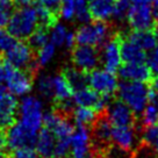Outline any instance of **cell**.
<instances>
[{
    "mask_svg": "<svg viewBox=\"0 0 158 158\" xmlns=\"http://www.w3.org/2000/svg\"><path fill=\"white\" fill-rule=\"evenodd\" d=\"M86 158H100V157H95V156H89H89H87Z\"/></svg>",
    "mask_w": 158,
    "mask_h": 158,
    "instance_id": "obj_50",
    "label": "cell"
},
{
    "mask_svg": "<svg viewBox=\"0 0 158 158\" xmlns=\"http://www.w3.org/2000/svg\"><path fill=\"white\" fill-rule=\"evenodd\" d=\"M6 145V133H4L2 129H0V151L5 148Z\"/></svg>",
    "mask_w": 158,
    "mask_h": 158,
    "instance_id": "obj_44",
    "label": "cell"
},
{
    "mask_svg": "<svg viewBox=\"0 0 158 158\" xmlns=\"http://www.w3.org/2000/svg\"><path fill=\"white\" fill-rule=\"evenodd\" d=\"M63 74L69 81L70 86L72 89L77 91V89H84L89 85V80H87V72H84L81 70L74 68H65L63 70Z\"/></svg>",
    "mask_w": 158,
    "mask_h": 158,
    "instance_id": "obj_26",
    "label": "cell"
},
{
    "mask_svg": "<svg viewBox=\"0 0 158 158\" xmlns=\"http://www.w3.org/2000/svg\"><path fill=\"white\" fill-rule=\"evenodd\" d=\"M127 39L130 40L134 43H136L137 45H139V47H141L142 49L145 50V51L152 50L158 43L157 40H156V36L153 34L152 29H148V30L134 29L131 33H129V34L127 35Z\"/></svg>",
    "mask_w": 158,
    "mask_h": 158,
    "instance_id": "obj_24",
    "label": "cell"
},
{
    "mask_svg": "<svg viewBox=\"0 0 158 158\" xmlns=\"http://www.w3.org/2000/svg\"><path fill=\"white\" fill-rule=\"evenodd\" d=\"M92 134L95 143L98 144L99 147H105L107 148L109 143L112 142V130H113V124L110 123V121L108 120L107 115L105 114V112L100 113L98 116L97 121L94 122L92 126Z\"/></svg>",
    "mask_w": 158,
    "mask_h": 158,
    "instance_id": "obj_20",
    "label": "cell"
},
{
    "mask_svg": "<svg viewBox=\"0 0 158 158\" xmlns=\"http://www.w3.org/2000/svg\"><path fill=\"white\" fill-rule=\"evenodd\" d=\"M116 0H89L87 6L93 20L107 21L113 16Z\"/></svg>",
    "mask_w": 158,
    "mask_h": 158,
    "instance_id": "obj_23",
    "label": "cell"
},
{
    "mask_svg": "<svg viewBox=\"0 0 158 158\" xmlns=\"http://www.w3.org/2000/svg\"><path fill=\"white\" fill-rule=\"evenodd\" d=\"M5 81V63L0 60V84Z\"/></svg>",
    "mask_w": 158,
    "mask_h": 158,
    "instance_id": "obj_46",
    "label": "cell"
},
{
    "mask_svg": "<svg viewBox=\"0 0 158 158\" xmlns=\"http://www.w3.org/2000/svg\"><path fill=\"white\" fill-rule=\"evenodd\" d=\"M37 5H41L59 15V8L62 5V0H36Z\"/></svg>",
    "mask_w": 158,
    "mask_h": 158,
    "instance_id": "obj_39",
    "label": "cell"
},
{
    "mask_svg": "<svg viewBox=\"0 0 158 158\" xmlns=\"http://www.w3.org/2000/svg\"><path fill=\"white\" fill-rule=\"evenodd\" d=\"M142 144L158 153V123L144 127L142 131Z\"/></svg>",
    "mask_w": 158,
    "mask_h": 158,
    "instance_id": "obj_29",
    "label": "cell"
},
{
    "mask_svg": "<svg viewBox=\"0 0 158 158\" xmlns=\"http://www.w3.org/2000/svg\"><path fill=\"white\" fill-rule=\"evenodd\" d=\"M76 42H77L76 41V35L73 33L69 31V34L66 36V41H65V48L66 49H73Z\"/></svg>",
    "mask_w": 158,
    "mask_h": 158,
    "instance_id": "obj_41",
    "label": "cell"
},
{
    "mask_svg": "<svg viewBox=\"0 0 158 158\" xmlns=\"http://www.w3.org/2000/svg\"><path fill=\"white\" fill-rule=\"evenodd\" d=\"M129 7H130V6H129L128 0H116L113 16L118 20V21H123L124 19H127Z\"/></svg>",
    "mask_w": 158,
    "mask_h": 158,
    "instance_id": "obj_37",
    "label": "cell"
},
{
    "mask_svg": "<svg viewBox=\"0 0 158 158\" xmlns=\"http://www.w3.org/2000/svg\"><path fill=\"white\" fill-rule=\"evenodd\" d=\"M36 89L42 97L54 99V77L50 74H41L36 80Z\"/></svg>",
    "mask_w": 158,
    "mask_h": 158,
    "instance_id": "obj_28",
    "label": "cell"
},
{
    "mask_svg": "<svg viewBox=\"0 0 158 158\" xmlns=\"http://www.w3.org/2000/svg\"><path fill=\"white\" fill-rule=\"evenodd\" d=\"M157 158H158V156H157Z\"/></svg>",
    "mask_w": 158,
    "mask_h": 158,
    "instance_id": "obj_51",
    "label": "cell"
},
{
    "mask_svg": "<svg viewBox=\"0 0 158 158\" xmlns=\"http://www.w3.org/2000/svg\"><path fill=\"white\" fill-rule=\"evenodd\" d=\"M19 102L7 86L0 84V129L10 128L15 123L16 114L19 113Z\"/></svg>",
    "mask_w": 158,
    "mask_h": 158,
    "instance_id": "obj_10",
    "label": "cell"
},
{
    "mask_svg": "<svg viewBox=\"0 0 158 158\" xmlns=\"http://www.w3.org/2000/svg\"><path fill=\"white\" fill-rule=\"evenodd\" d=\"M68 34H69V31H68L65 26L56 23V25L51 28V30H50V33H49L50 42L54 43V44L56 45V47H58V48L65 47V41H66Z\"/></svg>",
    "mask_w": 158,
    "mask_h": 158,
    "instance_id": "obj_32",
    "label": "cell"
},
{
    "mask_svg": "<svg viewBox=\"0 0 158 158\" xmlns=\"http://www.w3.org/2000/svg\"><path fill=\"white\" fill-rule=\"evenodd\" d=\"M39 27L36 8L25 6L13 12L7 23V30L14 37L20 40L28 39Z\"/></svg>",
    "mask_w": 158,
    "mask_h": 158,
    "instance_id": "obj_2",
    "label": "cell"
},
{
    "mask_svg": "<svg viewBox=\"0 0 158 158\" xmlns=\"http://www.w3.org/2000/svg\"><path fill=\"white\" fill-rule=\"evenodd\" d=\"M35 0H13L14 5L20 6V7H25V6H30Z\"/></svg>",
    "mask_w": 158,
    "mask_h": 158,
    "instance_id": "obj_42",
    "label": "cell"
},
{
    "mask_svg": "<svg viewBox=\"0 0 158 158\" xmlns=\"http://www.w3.org/2000/svg\"><path fill=\"white\" fill-rule=\"evenodd\" d=\"M35 147H22L14 150H10L8 158H37V152Z\"/></svg>",
    "mask_w": 158,
    "mask_h": 158,
    "instance_id": "obj_36",
    "label": "cell"
},
{
    "mask_svg": "<svg viewBox=\"0 0 158 158\" xmlns=\"http://www.w3.org/2000/svg\"><path fill=\"white\" fill-rule=\"evenodd\" d=\"M0 158H8V156H7V155H5V153H2L1 151H0Z\"/></svg>",
    "mask_w": 158,
    "mask_h": 158,
    "instance_id": "obj_49",
    "label": "cell"
},
{
    "mask_svg": "<svg viewBox=\"0 0 158 158\" xmlns=\"http://www.w3.org/2000/svg\"><path fill=\"white\" fill-rule=\"evenodd\" d=\"M112 142L122 151H134L137 143L136 126H113Z\"/></svg>",
    "mask_w": 158,
    "mask_h": 158,
    "instance_id": "obj_18",
    "label": "cell"
},
{
    "mask_svg": "<svg viewBox=\"0 0 158 158\" xmlns=\"http://www.w3.org/2000/svg\"><path fill=\"white\" fill-rule=\"evenodd\" d=\"M105 114L113 126H136L135 112L120 99L110 102Z\"/></svg>",
    "mask_w": 158,
    "mask_h": 158,
    "instance_id": "obj_15",
    "label": "cell"
},
{
    "mask_svg": "<svg viewBox=\"0 0 158 158\" xmlns=\"http://www.w3.org/2000/svg\"><path fill=\"white\" fill-rule=\"evenodd\" d=\"M73 102L77 106H86V107H92L99 113H102L106 110L107 106L109 105V99L110 97L102 95L94 91L91 87H84V89H77L73 92Z\"/></svg>",
    "mask_w": 158,
    "mask_h": 158,
    "instance_id": "obj_12",
    "label": "cell"
},
{
    "mask_svg": "<svg viewBox=\"0 0 158 158\" xmlns=\"http://www.w3.org/2000/svg\"><path fill=\"white\" fill-rule=\"evenodd\" d=\"M121 40H122V36L118 33L112 35L102 44V50L100 54V60L104 68L114 73L118 71L122 64Z\"/></svg>",
    "mask_w": 158,
    "mask_h": 158,
    "instance_id": "obj_8",
    "label": "cell"
},
{
    "mask_svg": "<svg viewBox=\"0 0 158 158\" xmlns=\"http://www.w3.org/2000/svg\"><path fill=\"white\" fill-rule=\"evenodd\" d=\"M87 4V0H62L59 15L65 21L76 19L81 23H87L92 19Z\"/></svg>",
    "mask_w": 158,
    "mask_h": 158,
    "instance_id": "obj_13",
    "label": "cell"
},
{
    "mask_svg": "<svg viewBox=\"0 0 158 158\" xmlns=\"http://www.w3.org/2000/svg\"><path fill=\"white\" fill-rule=\"evenodd\" d=\"M142 124L144 127L158 123V105L148 101L147 106L142 112Z\"/></svg>",
    "mask_w": 158,
    "mask_h": 158,
    "instance_id": "obj_33",
    "label": "cell"
},
{
    "mask_svg": "<svg viewBox=\"0 0 158 158\" xmlns=\"http://www.w3.org/2000/svg\"><path fill=\"white\" fill-rule=\"evenodd\" d=\"M151 10H152V14H153V18H155V21H158V0H153Z\"/></svg>",
    "mask_w": 158,
    "mask_h": 158,
    "instance_id": "obj_43",
    "label": "cell"
},
{
    "mask_svg": "<svg viewBox=\"0 0 158 158\" xmlns=\"http://www.w3.org/2000/svg\"><path fill=\"white\" fill-rule=\"evenodd\" d=\"M13 0H0V28L7 26L10 15L13 14Z\"/></svg>",
    "mask_w": 158,
    "mask_h": 158,
    "instance_id": "obj_34",
    "label": "cell"
},
{
    "mask_svg": "<svg viewBox=\"0 0 158 158\" xmlns=\"http://www.w3.org/2000/svg\"><path fill=\"white\" fill-rule=\"evenodd\" d=\"M28 40H29L30 47L33 49H40L41 47H43V45L49 42V30L43 28V27H37V29L30 35Z\"/></svg>",
    "mask_w": 158,
    "mask_h": 158,
    "instance_id": "obj_31",
    "label": "cell"
},
{
    "mask_svg": "<svg viewBox=\"0 0 158 158\" xmlns=\"http://www.w3.org/2000/svg\"><path fill=\"white\" fill-rule=\"evenodd\" d=\"M37 134H33L20 122H15L6 131V145L14 150L22 147H35Z\"/></svg>",
    "mask_w": 158,
    "mask_h": 158,
    "instance_id": "obj_14",
    "label": "cell"
},
{
    "mask_svg": "<svg viewBox=\"0 0 158 158\" xmlns=\"http://www.w3.org/2000/svg\"><path fill=\"white\" fill-rule=\"evenodd\" d=\"M71 113H72V118L77 126H86V127H92L100 115V113L94 108L86 106H77L74 109H72Z\"/></svg>",
    "mask_w": 158,
    "mask_h": 158,
    "instance_id": "obj_25",
    "label": "cell"
},
{
    "mask_svg": "<svg viewBox=\"0 0 158 158\" xmlns=\"http://www.w3.org/2000/svg\"><path fill=\"white\" fill-rule=\"evenodd\" d=\"M151 89L148 83L142 81H133V80H123L118 87V97L124 104L128 105L133 109L135 114L142 113L144 107L149 101Z\"/></svg>",
    "mask_w": 158,
    "mask_h": 158,
    "instance_id": "obj_1",
    "label": "cell"
},
{
    "mask_svg": "<svg viewBox=\"0 0 158 158\" xmlns=\"http://www.w3.org/2000/svg\"><path fill=\"white\" fill-rule=\"evenodd\" d=\"M152 31H153V34H155V36H156V40H157V42H158V25L153 26Z\"/></svg>",
    "mask_w": 158,
    "mask_h": 158,
    "instance_id": "obj_48",
    "label": "cell"
},
{
    "mask_svg": "<svg viewBox=\"0 0 158 158\" xmlns=\"http://www.w3.org/2000/svg\"><path fill=\"white\" fill-rule=\"evenodd\" d=\"M56 142H57V138L52 134V131L43 127L37 134L35 150L41 158H55Z\"/></svg>",
    "mask_w": 158,
    "mask_h": 158,
    "instance_id": "obj_21",
    "label": "cell"
},
{
    "mask_svg": "<svg viewBox=\"0 0 158 158\" xmlns=\"http://www.w3.org/2000/svg\"><path fill=\"white\" fill-rule=\"evenodd\" d=\"M151 85H152V89H158V74L156 77H153L152 81H151Z\"/></svg>",
    "mask_w": 158,
    "mask_h": 158,
    "instance_id": "obj_47",
    "label": "cell"
},
{
    "mask_svg": "<svg viewBox=\"0 0 158 158\" xmlns=\"http://www.w3.org/2000/svg\"><path fill=\"white\" fill-rule=\"evenodd\" d=\"M91 131L86 126H77L70 138V155L72 158H86L92 148Z\"/></svg>",
    "mask_w": 158,
    "mask_h": 158,
    "instance_id": "obj_17",
    "label": "cell"
},
{
    "mask_svg": "<svg viewBox=\"0 0 158 158\" xmlns=\"http://www.w3.org/2000/svg\"><path fill=\"white\" fill-rule=\"evenodd\" d=\"M147 63L153 73L158 74V45H156L152 50H150L147 57Z\"/></svg>",
    "mask_w": 158,
    "mask_h": 158,
    "instance_id": "obj_38",
    "label": "cell"
},
{
    "mask_svg": "<svg viewBox=\"0 0 158 158\" xmlns=\"http://www.w3.org/2000/svg\"><path fill=\"white\" fill-rule=\"evenodd\" d=\"M43 127L52 131L57 139H70L73 134V124L70 122L68 114L55 108L43 115Z\"/></svg>",
    "mask_w": 158,
    "mask_h": 158,
    "instance_id": "obj_7",
    "label": "cell"
},
{
    "mask_svg": "<svg viewBox=\"0 0 158 158\" xmlns=\"http://www.w3.org/2000/svg\"><path fill=\"white\" fill-rule=\"evenodd\" d=\"M121 55L124 63H145L148 57L145 50L127 37L121 40Z\"/></svg>",
    "mask_w": 158,
    "mask_h": 158,
    "instance_id": "obj_22",
    "label": "cell"
},
{
    "mask_svg": "<svg viewBox=\"0 0 158 158\" xmlns=\"http://www.w3.org/2000/svg\"><path fill=\"white\" fill-rule=\"evenodd\" d=\"M29 43L18 41L13 48L6 52V60L18 69L28 70L33 73H36L40 69L36 59L34 58V51Z\"/></svg>",
    "mask_w": 158,
    "mask_h": 158,
    "instance_id": "obj_6",
    "label": "cell"
},
{
    "mask_svg": "<svg viewBox=\"0 0 158 158\" xmlns=\"http://www.w3.org/2000/svg\"><path fill=\"white\" fill-rule=\"evenodd\" d=\"M89 86L98 93L107 97H112L116 93L118 87V79L115 77L114 72L108 70H98L95 69L87 73Z\"/></svg>",
    "mask_w": 158,
    "mask_h": 158,
    "instance_id": "obj_9",
    "label": "cell"
},
{
    "mask_svg": "<svg viewBox=\"0 0 158 158\" xmlns=\"http://www.w3.org/2000/svg\"><path fill=\"white\" fill-rule=\"evenodd\" d=\"M5 63V83L10 93L18 97L28 94L34 85V73L27 70L18 69L10 64L7 60Z\"/></svg>",
    "mask_w": 158,
    "mask_h": 158,
    "instance_id": "obj_5",
    "label": "cell"
},
{
    "mask_svg": "<svg viewBox=\"0 0 158 158\" xmlns=\"http://www.w3.org/2000/svg\"><path fill=\"white\" fill-rule=\"evenodd\" d=\"M16 37H14L8 30L0 28V52L6 54L10 49L13 48V45L16 43Z\"/></svg>",
    "mask_w": 158,
    "mask_h": 158,
    "instance_id": "obj_35",
    "label": "cell"
},
{
    "mask_svg": "<svg viewBox=\"0 0 158 158\" xmlns=\"http://www.w3.org/2000/svg\"><path fill=\"white\" fill-rule=\"evenodd\" d=\"M74 35L78 44L92 45L97 48L110 37V27L106 21L94 20V22H87L79 27Z\"/></svg>",
    "mask_w": 158,
    "mask_h": 158,
    "instance_id": "obj_4",
    "label": "cell"
},
{
    "mask_svg": "<svg viewBox=\"0 0 158 158\" xmlns=\"http://www.w3.org/2000/svg\"><path fill=\"white\" fill-rule=\"evenodd\" d=\"M43 104L37 97L26 95L19 102V122L33 134H39L43 126Z\"/></svg>",
    "mask_w": 158,
    "mask_h": 158,
    "instance_id": "obj_3",
    "label": "cell"
},
{
    "mask_svg": "<svg viewBox=\"0 0 158 158\" xmlns=\"http://www.w3.org/2000/svg\"><path fill=\"white\" fill-rule=\"evenodd\" d=\"M37 18H39V27H43L45 29L50 30L56 23H58V14H56L50 10L43 6L37 5L36 7Z\"/></svg>",
    "mask_w": 158,
    "mask_h": 158,
    "instance_id": "obj_27",
    "label": "cell"
},
{
    "mask_svg": "<svg viewBox=\"0 0 158 158\" xmlns=\"http://www.w3.org/2000/svg\"><path fill=\"white\" fill-rule=\"evenodd\" d=\"M72 63L77 69L84 72H91L97 69L100 60V54L95 47L79 44L74 47L71 54Z\"/></svg>",
    "mask_w": 158,
    "mask_h": 158,
    "instance_id": "obj_11",
    "label": "cell"
},
{
    "mask_svg": "<svg viewBox=\"0 0 158 158\" xmlns=\"http://www.w3.org/2000/svg\"><path fill=\"white\" fill-rule=\"evenodd\" d=\"M129 26L135 30L152 29L155 18L150 5H130L127 14Z\"/></svg>",
    "mask_w": 158,
    "mask_h": 158,
    "instance_id": "obj_16",
    "label": "cell"
},
{
    "mask_svg": "<svg viewBox=\"0 0 158 158\" xmlns=\"http://www.w3.org/2000/svg\"><path fill=\"white\" fill-rule=\"evenodd\" d=\"M131 158H157V157L153 155L152 149H150L149 147L141 143V147L137 150H135V152H134Z\"/></svg>",
    "mask_w": 158,
    "mask_h": 158,
    "instance_id": "obj_40",
    "label": "cell"
},
{
    "mask_svg": "<svg viewBox=\"0 0 158 158\" xmlns=\"http://www.w3.org/2000/svg\"><path fill=\"white\" fill-rule=\"evenodd\" d=\"M55 54H56V45L51 42H48L47 44L37 49V55L35 59L39 68H44L45 65L49 64L51 59L55 57Z\"/></svg>",
    "mask_w": 158,
    "mask_h": 158,
    "instance_id": "obj_30",
    "label": "cell"
},
{
    "mask_svg": "<svg viewBox=\"0 0 158 158\" xmlns=\"http://www.w3.org/2000/svg\"><path fill=\"white\" fill-rule=\"evenodd\" d=\"M118 74L123 80L151 83L153 79V72L145 63H126L118 69Z\"/></svg>",
    "mask_w": 158,
    "mask_h": 158,
    "instance_id": "obj_19",
    "label": "cell"
},
{
    "mask_svg": "<svg viewBox=\"0 0 158 158\" xmlns=\"http://www.w3.org/2000/svg\"><path fill=\"white\" fill-rule=\"evenodd\" d=\"M133 5H152L153 0H130Z\"/></svg>",
    "mask_w": 158,
    "mask_h": 158,
    "instance_id": "obj_45",
    "label": "cell"
}]
</instances>
